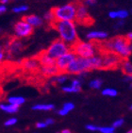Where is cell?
Returning <instances> with one entry per match:
<instances>
[{"label":"cell","instance_id":"cell-1","mask_svg":"<svg viewBox=\"0 0 132 133\" xmlns=\"http://www.w3.org/2000/svg\"><path fill=\"white\" fill-rule=\"evenodd\" d=\"M101 52H112L123 59H128L131 55V43L124 36H116L98 44Z\"/></svg>","mask_w":132,"mask_h":133},{"label":"cell","instance_id":"cell-2","mask_svg":"<svg viewBox=\"0 0 132 133\" xmlns=\"http://www.w3.org/2000/svg\"><path fill=\"white\" fill-rule=\"evenodd\" d=\"M52 28L57 30L60 39L65 42L71 47L79 41L76 24L73 21H57Z\"/></svg>","mask_w":132,"mask_h":133},{"label":"cell","instance_id":"cell-3","mask_svg":"<svg viewBox=\"0 0 132 133\" xmlns=\"http://www.w3.org/2000/svg\"><path fill=\"white\" fill-rule=\"evenodd\" d=\"M71 49L77 57L90 59V58L96 55L99 50V46L97 43L78 41L72 46Z\"/></svg>","mask_w":132,"mask_h":133},{"label":"cell","instance_id":"cell-4","mask_svg":"<svg viewBox=\"0 0 132 133\" xmlns=\"http://www.w3.org/2000/svg\"><path fill=\"white\" fill-rule=\"evenodd\" d=\"M76 10H77V3H69L63 6H60L53 8L54 14L56 21H76Z\"/></svg>","mask_w":132,"mask_h":133},{"label":"cell","instance_id":"cell-5","mask_svg":"<svg viewBox=\"0 0 132 133\" xmlns=\"http://www.w3.org/2000/svg\"><path fill=\"white\" fill-rule=\"evenodd\" d=\"M70 50H71V46L69 44H67L65 42H63L61 39H57L54 42H52V44L47 47L45 51L52 59L57 61L58 58L63 56L64 54L69 52Z\"/></svg>","mask_w":132,"mask_h":133},{"label":"cell","instance_id":"cell-6","mask_svg":"<svg viewBox=\"0 0 132 133\" xmlns=\"http://www.w3.org/2000/svg\"><path fill=\"white\" fill-rule=\"evenodd\" d=\"M90 70H91L90 59L76 56V58L74 59V62H72L70 64V66L68 67L66 73L70 75H77L78 76L79 74L89 72Z\"/></svg>","mask_w":132,"mask_h":133},{"label":"cell","instance_id":"cell-7","mask_svg":"<svg viewBox=\"0 0 132 133\" xmlns=\"http://www.w3.org/2000/svg\"><path fill=\"white\" fill-rule=\"evenodd\" d=\"M103 58V70H114L121 66L123 59L112 52H101Z\"/></svg>","mask_w":132,"mask_h":133},{"label":"cell","instance_id":"cell-8","mask_svg":"<svg viewBox=\"0 0 132 133\" xmlns=\"http://www.w3.org/2000/svg\"><path fill=\"white\" fill-rule=\"evenodd\" d=\"M33 26H30L28 23H27L24 19L18 21L17 23L14 25V35L17 39H23L27 38L28 36H30L33 33Z\"/></svg>","mask_w":132,"mask_h":133},{"label":"cell","instance_id":"cell-9","mask_svg":"<svg viewBox=\"0 0 132 133\" xmlns=\"http://www.w3.org/2000/svg\"><path fill=\"white\" fill-rule=\"evenodd\" d=\"M76 58V55L74 53L73 50H70L69 52L65 53L63 56H61V58H58L56 61V66L58 68L61 73H66L68 67L70 66V64L74 62V59Z\"/></svg>","mask_w":132,"mask_h":133},{"label":"cell","instance_id":"cell-10","mask_svg":"<svg viewBox=\"0 0 132 133\" xmlns=\"http://www.w3.org/2000/svg\"><path fill=\"white\" fill-rule=\"evenodd\" d=\"M76 21L78 24H81L84 26H90L93 24V19L90 16L89 11L87 10V7L81 2L77 3V10H76Z\"/></svg>","mask_w":132,"mask_h":133},{"label":"cell","instance_id":"cell-11","mask_svg":"<svg viewBox=\"0 0 132 133\" xmlns=\"http://www.w3.org/2000/svg\"><path fill=\"white\" fill-rule=\"evenodd\" d=\"M22 65H23L24 69L28 72L37 71L38 69L41 68V63L39 62V59H37V57L36 58H31V59H25V61L23 62Z\"/></svg>","mask_w":132,"mask_h":133},{"label":"cell","instance_id":"cell-12","mask_svg":"<svg viewBox=\"0 0 132 133\" xmlns=\"http://www.w3.org/2000/svg\"><path fill=\"white\" fill-rule=\"evenodd\" d=\"M108 33L105 31H91L87 33L86 38L89 41L95 42V43H102V42L108 40Z\"/></svg>","mask_w":132,"mask_h":133},{"label":"cell","instance_id":"cell-13","mask_svg":"<svg viewBox=\"0 0 132 133\" xmlns=\"http://www.w3.org/2000/svg\"><path fill=\"white\" fill-rule=\"evenodd\" d=\"M40 72L43 77H49V78L56 77L58 74H61V72H60L58 67L56 66V64L55 65H49V66H41Z\"/></svg>","mask_w":132,"mask_h":133},{"label":"cell","instance_id":"cell-14","mask_svg":"<svg viewBox=\"0 0 132 133\" xmlns=\"http://www.w3.org/2000/svg\"><path fill=\"white\" fill-rule=\"evenodd\" d=\"M61 91L67 94H76V92H79L81 91V80L77 78V79L72 80L71 85L69 86H62L61 87Z\"/></svg>","mask_w":132,"mask_h":133},{"label":"cell","instance_id":"cell-15","mask_svg":"<svg viewBox=\"0 0 132 133\" xmlns=\"http://www.w3.org/2000/svg\"><path fill=\"white\" fill-rule=\"evenodd\" d=\"M37 59H39V62L41 63V66H49V65H55L56 64V61L52 59L48 54L46 53V51H43L37 56Z\"/></svg>","mask_w":132,"mask_h":133},{"label":"cell","instance_id":"cell-16","mask_svg":"<svg viewBox=\"0 0 132 133\" xmlns=\"http://www.w3.org/2000/svg\"><path fill=\"white\" fill-rule=\"evenodd\" d=\"M24 20L28 23L30 26H32L33 28H39L43 25V21L41 17L35 15V14H30V15H27L23 18Z\"/></svg>","mask_w":132,"mask_h":133},{"label":"cell","instance_id":"cell-17","mask_svg":"<svg viewBox=\"0 0 132 133\" xmlns=\"http://www.w3.org/2000/svg\"><path fill=\"white\" fill-rule=\"evenodd\" d=\"M90 62H91V70L95 69H102V64H103V58H102L101 52L96 54L95 56L90 58Z\"/></svg>","mask_w":132,"mask_h":133},{"label":"cell","instance_id":"cell-18","mask_svg":"<svg viewBox=\"0 0 132 133\" xmlns=\"http://www.w3.org/2000/svg\"><path fill=\"white\" fill-rule=\"evenodd\" d=\"M129 15V12L127 10H111L109 12V17L111 19H120L124 20L127 16Z\"/></svg>","mask_w":132,"mask_h":133},{"label":"cell","instance_id":"cell-19","mask_svg":"<svg viewBox=\"0 0 132 133\" xmlns=\"http://www.w3.org/2000/svg\"><path fill=\"white\" fill-rule=\"evenodd\" d=\"M22 48H23L22 43L16 38V40H13L10 44V45H9V53L15 55V54L20 53Z\"/></svg>","mask_w":132,"mask_h":133},{"label":"cell","instance_id":"cell-20","mask_svg":"<svg viewBox=\"0 0 132 133\" xmlns=\"http://www.w3.org/2000/svg\"><path fill=\"white\" fill-rule=\"evenodd\" d=\"M120 68L124 76H132V62L127 59H123Z\"/></svg>","mask_w":132,"mask_h":133},{"label":"cell","instance_id":"cell-21","mask_svg":"<svg viewBox=\"0 0 132 133\" xmlns=\"http://www.w3.org/2000/svg\"><path fill=\"white\" fill-rule=\"evenodd\" d=\"M75 109V105H74V103H72V102H67L65 103L63 106H62V108H61V110H58V115H61V116H65L67 115L71 110H73Z\"/></svg>","mask_w":132,"mask_h":133},{"label":"cell","instance_id":"cell-22","mask_svg":"<svg viewBox=\"0 0 132 133\" xmlns=\"http://www.w3.org/2000/svg\"><path fill=\"white\" fill-rule=\"evenodd\" d=\"M0 109L7 113H15L19 110V107L12 105V104H10V103H8V104L2 103V104H0Z\"/></svg>","mask_w":132,"mask_h":133},{"label":"cell","instance_id":"cell-23","mask_svg":"<svg viewBox=\"0 0 132 133\" xmlns=\"http://www.w3.org/2000/svg\"><path fill=\"white\" fill-rule=\"evenodd\" d=\"M8 103L15 105L17 107H20L21 105H23L25 102V99L23 96H17V95H13V96H9L8 97Z\"/></svg>","mask_w":132,"mask_h":133},{"label":"cell","instance_id":"cell-24","mask_svg":"<svg viewBox=\"0 0 132 133\" xmlns=\"http://www.w3.org/2000/svg\"><path fill=\"white\" fill-rule=\"evenodd\" d=\"M51 82L53 83H58V84H63L68 80V76H66L65 73H61L56 77H53L50 78Z\"/></svg>","mask_w":132,"mask_h":133},{"label":"cell","instance_id":"cell-25","mask_svg":"<svg viewBox=\"0 0 132 133\" xmlns=\"http://www.w3.org/2000/svg\"><path fill=\"white\" fill-rule=\"evenodd\" d=\"M53 104H37L32 107L33 110H43V111H50L54 110Z\"/></svg>","mask_w":132,"mask_h":133},{"label":"cell","instance_id":"cell-26","mask_svg":"<svg viewBox=\"0 0 132 133\" xmlns=\"http://www.w3.org/2000/svg\"><path fill=\"white\" fill-rule=\"evenodd\" d=\"M43 19H44V21H45L46 23H48L51 25V26H53L54 24L56 23V18H55V14H54L53 10H52V9H51L49 11H47V12L44 14V16H43Z\"/></svg>","mask_w":132,"mask_h":133},{"label":"cell","instance_id":"cell-27","mask_svg":"<svg viewBox=\"0 0 132 133\" xmlns=\"http://www.w3.org/2000/svg\"><path fill=\"white\" fill-rule=\"evenodd\" d=\"M102 95L107 97H115L118 95V92L113 88H105L104 90H102Z\"/></svg>","mask_w":132,"mask_h":133},{"label":"cell","instance_id":"cell-28","mask_svg":"<svg viewBox=\"0 0 132 133\" xmlns=\"http://www.w3.org/2000/svg\"><path fill=\"white\" fill-rule=\"evenodd\" d=\"M102 83H103V82H102L101 79H98V78H96V79H93L89 82V87L93 90H98L101 88Z\"/></svg>","mask_w":132,"mask_h":133},{"label":"cell","instance_id":"cell-29","mask_svg":"<svg viewBox=\"0 0 132 133\" xmlns=\"http://www.w3.org/2000/svg\"><path fill=\"white\" fill-rule=\"evenodd\" d=\"M28 10V7L27 5H21V6H16V7H13L12 11L14 13H22L25 12L27 10Z\"/></svg>","mask_w":132,"mask_h":133},{"label":"cell","instance_id":"cell-30","mask_svg":"<svg viewBox=\"0 0 132 133\" xmlns=\"http://www.w3.org/2000/svg\"><path fill=\"white\" fill-rule=\"evenodd\" d=\"M115 128L113 127H99V132L101 133H107V132H111V131H114Z\"/></svg>","mask_w":132,"mask_h":133},{"label":"cell","instance_id":"cell-31","mask_svg":"<svg viewBox=\"0 0 132 133\" xmlns=\"http://www.w3.org/2000/svg\"><path fill=\"white\" fill-rule=\"evenodd\" d=\"M16 123H17V119H16V118H10V119H8V120L4 123V125H5L6 127H12V125H14Z\"/></svg>","mask_w":132,"mask_h":133},{"label":"cell","instance_id":"cell-32","mask_svg":"<svg viewBox=\"0 0 132 133\" xmlns=\"http://www.w3.org/2000/svg\"><path fill=\"white\" fill-rule=\"evenodd\" d=\"M124 119H123V118H120V119H118V120H116V121H114V122H113V124H112V127H113L114 128H121V127L124 125Z\"/></svg>","mask_w":132,"mask_h":133},{"label":"cell","instance_id":"cell-33","mask_svg":"<svg viewBox=\"0 0 132 133\" xmlns=\"http://www.w3.org/2000/svg\"><path fill=\"white\" fill-rule=\"evenodd\" d=\"M86 129L89 131H98L99 130V127L98 125H91V124H88L86 125Z\"/></svg>","mask_w":132,"mask_h":133},{"label":"cell","instance_id":"cell-34","mask_svg":"<svg viewBox=\"0 0 132 133\" xmlns=\"http://www.w3.org/2000/svg\"><path fill=\"white\" fill-rule=\"evenodd\" d=\"M80 2L85 6H94L96 3V0H81Z\"/></svg>","mask_w":132,"mask_h":133},{"label":"cell","instance_id":"cell-35","mask_svg":"<svg viewBox=\"0 0 132 133\" xmlns=\"http://www.w3.org/2000/svg\"><path fill=\"white\" fill-rule=\"evenodd\" d=\"M47 127V124L45 122H38L36 123V128H44Z\"/></svg>","mask_w":132,"mask_h":133},{"label":"cell","instance_id":"cell-36","mask_svg":"<svg viewBox=\"0 0 132 133\" xmlns=\"http://www.w3.org/2000/svg\"><path fill=\"white\" fill-rule=\"evenodd\" d=\"M124 20H120L119 22H117V23H116V25L114 26V28H123V26H124Z\"/></svg>","mask_w":132,"mask_h":133},{"label":"cell","instance_id":"cell-37","mask_svg":"<svg viewBox=\"0 0 132 133\" xmlns=\"http://www.w3.org/2000/svg\"><path fill=\"white\" fill-rule=\"evenodd\" d=\"M124 81L127 83H131L132 82V76H124Z\"/></svg>","mask_w":132,"mask_h":133},{"label":"cell","instance_id":"cell-38","mask_svg":"<svg viewBox=\"0 0 132 133\" xmlns=\"http://www.w3.org/2000/svg\"><path fill=\"white\" fill-rule=\"evenodd\" d=\"M6 11H7V7H6V5L1 4V5H0V13L3 14V13H5Z\"/></svg>","mask_w":132,"mask_h":133},{"label":"cell","instance_id":"cell-39","mask_svg":"<svg viewBox=\"0 0 132 133\" xmlns=\"http://www.w3.org/2000/svg\"><path fill=\"white\" fill-rule=\"evenodd\" d=\"M44 122L47 124V125H53L54 124V120L52 119V118H48V119H46Z\"/></svg>","mask_w":132,"mask_h":133},{"label":"cell","instance_id":"cell-40","mask_svg":"<svg viewBox=\"0 0 132 133\" xmlns=\"http://www.w3.org/2000/svg\"><path fill=\"white\" fill-rule=\"evenodd\" d=\"M126 37H127V39L130 42V43H132V31H131V32H128Z\"/></svg>","mask_w":132,"mask_h":133},{"label":"cell","instance_id":"cell-41","mask_svg":"<svg viewBox=\"0 0 132 133\" xmlns=\"http://www.w3.org/2000/svg\"><path fill=\"white\" fill-rule=\"evenodd\" d=\"M58 133H72L70 129H62L61 131H60Z\"/></svg>","mask_w":132,"mask_h":133},{"label":"cell","instance_id":"cell-42","mask_svg":"<svg viewBox=\"0 0 132 133\" xmlns=\"http://www.w3.org/2000/svg\"><path fill=\"white\" fill-rule=\"evenodd\" d=\"M4 58H5V54H4V52H3V51H1V52H0V59H1V61H3V59H4Z\"/></svg>","mask_w":132,"mask_h":133},{"label":"cell","instance_id":"cell-43","mask_svg":"<svg viewBox=\"0 0 132 133\" xmlns=\"http://www.w3.org/2000/svg\"><path fill=\"white\" fill-rule=\"evenodd\" d=\"M9 1H10V0H0L1 4H3V5H6V4L9 2Z\"/></svg>","mask_w":132,"mask_h":133},{"label":"cell","instance_id":"cell-44","mask_svg":"<svg viewBox=\"0 0 132 133\" xmlns=\"http://www.w3.org/2000/svg\"><path fill=\"white\" fill-rule=\"evenodd\" d=\"M129 88H130V89H132V82H131V83H129Z\"/></svg>","mask_w":132,"mask_h":133},{"label":"cell","instance_id":"cell-45","mask_svg":"<svg viewBox=\"0 0 132 133\" xmlns=\"http://www.w3.org/2000/svg\"><path fill=\"white\" fill-rule=\"evenodd\" d=\"M127 133H132V129H130V130H128Z\"/></svg>","mask_w":132,"mask_h":133},{"label":"cell","instance_id":"cell-46","mask_svg":"<svg viewBox=\"0 0 132 133\" xmlns=\"http://www.w3.org/2000/svg\"><path fill=\"white\" fill-rule=\"evenodd\" d=\"M129 110H132V105H130V107H129Z\"/></svg>","mask_w":132,"mask_h":133},{"label":"cell","instance_id":"cell-47","mask_svg":"<svg viewBox=\"0 0 132 133\" xmlns=\"http://www.w3.org/2000/svg\"><path fill=\"white\" fill-rule=\"evenodd\" d=\"M107 133H114V131H111V132H107Z\"/></svg>","mask_w":132,"mask_h":133},{"label":"cell","instance_id":"cell-48","mask_svg":"<svg viewBox=\"0 0 132 133\" xmlns=\"http://www.w3.org/2000/svg\"><path fill=\"white\" fill-rule=\"evenodd\" d=\"M131 48H132V43H131Z\"/></svg>","mask_w":132,"mask_h":133},{"label":"cell","instance_id":"cell-49","mask_svg":"<svg viewBox=\"0 0 132 133\" xmlns=\"http://www.w3.org/2000/svg\"><path fill=\"white\" fill-rule=\"evenodd\" d=\"M18 1H21V0H18Z\"/></svg>","mask_w":132,"mask_h":133},{"label":"cell","instance_id":"cell-50","mask_svg":"<svg viewBox=\"0 0 132 133\" xmlns=\"http://www.w3.org/2000/svg\"><path fill=\"white\" fill-rule=\"evenodd\" d=\"M131 11H132V10H131Z\"/></svg>","mask_w":132,"mask_h":133}]
</instances>
